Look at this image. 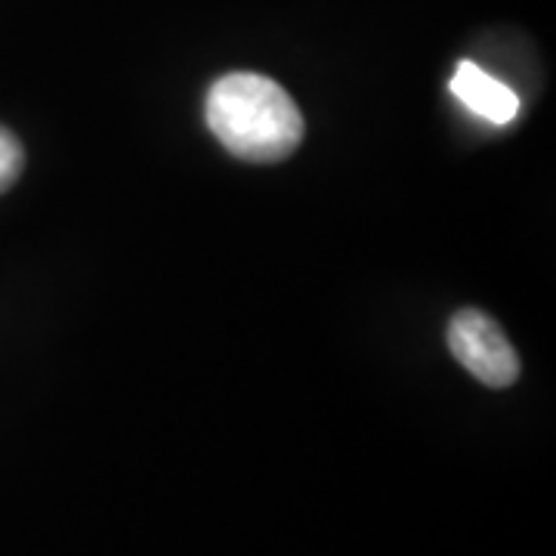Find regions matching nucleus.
Masks as SVG:
<instances>
[{"instance_id":"4","label":"nucleus","mask_w":556,"mask_h":556,"mask_svg":"<svg viewBox=\"0 0 556 556\" xmlns=\"http://www.w3.org/2000/svg\"><path fill=\"white\" fill-rule=\"evenodd\" d=\"M25 167V149L22 142L7 127H0V195L7 189H13V182L20 179Z\"/></svg>"},{"instance_id":"2","label":"nucleus","mask_w":556,"mask_h":556,"mask_svg":"<svg viewBox=\"0 0 556 556\" xmlns=\"http://www.w3.org/2000/svg\"><path fill=\"white\" fill-rule=\"evenodd\" d=\"M452 356L485 387L504 390L519 378V356L501 325L479 309H460L448 321Z\"/></svg>"},{"instance_id":"3","label":"nucleus","mask_w":556,"mask_h":556,"mask_svg":"<svg viewBox=\"0 0 556 556\" xmlns=\"http://www.w3.org/2000/svg\"><path fill=\"white\" fill-rule=\"evenodd\" d=\"M452 93L464 102L473 115L489 124H510L519 115V97L504 84L482 72L477 62H457L452 75Z\"/></svg>"},{"instance_id":"1","label":"nucleus","mask_w":556,"mask_h":556,"mask_svg":"<svg viewBox=\"0 0 556 556\" xmlns=\"http://www.w3.org/2000/svg\"><path fill=\"white\" fill-rule=\"evenodd\" d=\"M211 134L241 161H285L303 142V115L288 90L254 72L214 80L204 102Z\"/></svg>"}]
</instances>
